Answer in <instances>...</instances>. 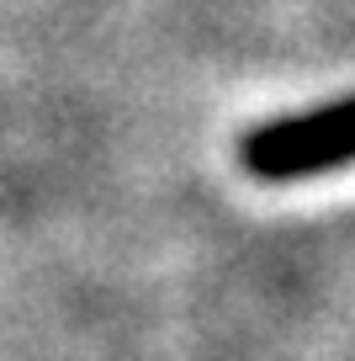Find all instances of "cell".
Masks as SVG:
<instances>
[{
    "instance_id": "cell-1",
    "label": "cell",
    "mask_w": 355,
    "mask_h": 361,
    "mask_svg": "<svg viewBox=\"0 0 355 361\" xmlns=\"http://www.w3.org/2000/svg\"><path fill=\"white\" fill-rule=\"evenodd\" d=\"M239 165L255 180H308L355 165V96L249 128L239 138Z\"/></svg>"
}]
</instances>
